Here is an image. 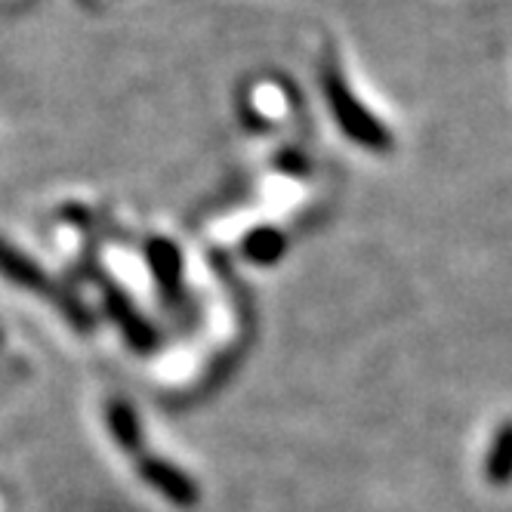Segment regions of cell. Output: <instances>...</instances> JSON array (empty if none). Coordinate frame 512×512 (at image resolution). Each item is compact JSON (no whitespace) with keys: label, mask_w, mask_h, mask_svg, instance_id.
Returning a JSON list of instances; mask_svg holds the SVG:
<instances>
[{"label":"cell","mask_w":512,"mask_h":512,"mask_svg":"<svg viewBox=\"0 0 512 512\" xmlns=\"http://www.w3.org/2000/svg\"><path fill=\"white\" fill-rule=\"evenodd\" d=\"M139 472H142L145 485H152L161 497H167L179 509L198 506V500H201L198 485L182 469H176L164 460H155V457H139Z\"/></svg>","instance_id":"obj_3"},{"label":"cell","mask_w":512,"mask_h":512,"mask_svg":"<svg viewBox=\"0 0 512 512\" xmlns=\"http://www.w3.org/2000/svg\"><path fill=\"white\" fill-rule=\"evenodd\" d=\"M102 290H105V306H108V312L115 315V321L124 327L127 340H130L136 349H155L158 337H155V331H152V324H149V321H142V315L133 309V303L121 294V290H115L112 284H105Z\"/></svg>","instance_id":"obj_4"},{"label":"cell","mask_w":512,"mask_h":512,"mask_svg":"<svg viewBox=\"0 0 512 512\" xmlns=\"http://www.w3.org/2000/svg\"><path fill=\"white\" fill-rule=\"evenodd\" d=\"M108 423H112V432L121 442V448L127 451H139V423H136V414L127 401H112V411H108Z\"/></svg>","instance_id":"obj_8"},{"label":"cell","mask_w":512,"mask_h":512,"mask_svg":"<svg viewBox=\"0 0 512 512\" xmlns=\"http://www.w3.org/2000/svg\"><path fill=\"white\" fill-rule=\"evenodd\" d=\"M0 272H4L7 278H13V281H19L22 287H31V290H38L41 297H50V300H56L59 306H62V312L71 318V321H78V324H87V315H84V309H81V303L78 300H71V297H65L62 290L34 266L28 256H22L19 250H13L7 241H0Z\"/></svg>","instance_id":"obj_2"},{"label":"cell","mask_w":512,"mask_h":512,"mask_svg":"<svg viewBox=\"0 0 512 512\" xmlns=\"http://www.w3.org/2000/svg\"><path fill=\"white\" fill-rule=\"evenodd\" d=\"M241 250H244L247 260L256 263V266H275L284 256V250H287V241H284V235L278 229L263 226V229H253L244 238Z\"/></svg>","instance_id":"obj_7"},{"label":"cell","mask_w":512,"mask_h":512,"mask_svg":"<svg viewBox=\"0 0 512 512\" xmlns=\"http://www.w3.org/2000/svg\"><path fill=\"white\" fill-rule=\"evenodd\" d=\"M145 250H149V266H152L161 290L170 300H179L182 297V253H179V247L164 238H152Z\"/></svg>","instance_id":"obj_5"},{"label":"cell","mask_w":512,"mask_h":512,"mask_svg":"<svg viewBox=\"0 0 512 512\" xmlns=\"http://www.w3.org/2000/svg\"><path fill=\"white\" fill-rule=\"evenodd\" d=\"M485 479L488 485L494 488H506L512 485V420H506L497 435H494V442L488 448V457H485Z\"/></svg>","instance_id":"obj_6"},{"label":"cell","mask_w":512,"mask_h":512,"mask_svg":"<svg viewBox=\"0 0 512 512\" xmlns=\"http://www.w3.org/2000/svg\"><path fill=\"white\" fill-rule=\"evenodd\" d=\"M321 84H324V96H327V105H331L337 124L349 133L352 142L364 145V149H374V152H389L392 149L389 130L352 96L346 78L340 75L334 62H324Z\"/></svg>","instance_id":"obj_1"},{"label":"cell","mask_w":512,"mask_h":512,"mask_svg":"<svg viewBox=\"0 0 512 512\" xmlns=\"http://www.w3.org/2000/svg\"><path fill=\"white\" fill-rule=\"evenodd\" d=\"M284 161H290V155H284ZM294 161H303V158H300V155H294ZM287 170H297V173H300L303 167H300V164H287Z\"/></svg>","instance_id":"obj_9"}]
</instances>
